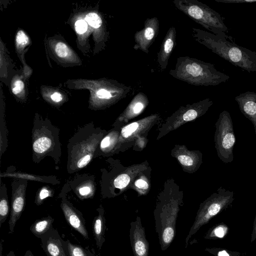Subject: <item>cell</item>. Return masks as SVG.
<instances>
[{
	"mask_svg": "<svg viewBox=\"0 0 256 256\" xmlns=\"http://www.w3.org/2000/svg\"><path fill=\"white\" fill-rule=\"evenodd\" d=\"M104 135V132L92 122L78 128L67 144L66 170L69 174L77 172L92 162Z\"/></svg>",
	"mask_w": 256,
	"mask_h": 256,
	"instance_id": "cell-2",
	"label": "cell"
},
{
	"mask_svg": "<svg viewBox=\"0 0 256 256\" xmlns=\"http://www.w3.org/2000/svg\"><path fill=\"white\" fill-rule=\"evenodd\" d=\"M159 28V21L156 17L146 18L144 22V28L134 34V50L148 54V48L158 36Z\"/></svg>",
	"mask_w": 256,
	"mask_h": 256,
	"instance_id": "cell-9",
	"label": "cell"
},
{
	"mask_svg": "<svg viewBox=\"0 0 256 256\" xmlns=\"http://www.w3.org/2000/svg\"><path fill=\"white\" fill-rule=\"evenodd\" d=\"M147 96L142 92L138 93L132 99L120 118H130L140 114L148 104Z\"/></svg>",
	"mask_w": 256,
	"mask_h": 256,
	"instance_id": "cell-18",
	"label": "cell"
},
{
	"mask_svg": "<svg viewBox=\"0 0 256 256\" xmlns=\"http://www.w3.org/2000/svg\"><path fill=\"white\" fill-rule=\"evenodd\" d=\"M28 184L26 180L14 178L12 180L10 216L8 222L9 234L14 232L16 223L24 209Z\"/></svg>",
	"mask_w": 256,
	"mask_h": 256,
	"instance_id": "cell-8",
	"label": "cell"
},
{
	"mask_svg": "<svg viewBox=\"0 0 256 256\" xmlns=\"http://www.w3.org/2000/svg\"><path fill=\"white\" fill-rule=\"evenodd\" d=\"M75 28L78 34H82L87 30V23L84 20H78L75 23Z\"/></svg>",
	"mask_w": 256,
	"mask_h": 256,
	"instance_id": "cell-31",
	"label": "cell"
},
{
	"mask_svg": "<svg viewBox=\"0 0 256 256\" xmlns=\"http://www.w3.org/2000/svg\"><path fill=\"white\" fill-rule=\"evenodd\" d=\"M64 246L68 256H94L88 248L72 244L68 240H64Z\"/></svg>",
	"mask_w": 256,
	"mask_h": 256,
	"instance_id": "cell-21",
	"label": "cell"
},
{
	"mask_svg": "<svg viewBox=\"0 0 256 256\" xmlns=\"http://www.w3.org/2000/svg\"><path fill=\"white\" fill-rule=\"evenodd\" d=\"M24 88V82L20 80H16L14 82L12 86V92L15 94H17L22 90Z\"/></svg>",
	"mask_w": 256,
	"mask_h": 256,
	"instance_id": "cell-32",
	"label": "cell"
},
{
	"mask_svg": "<svg viewBox=\"0 0 256 256\" xmlns=\"http://www.w3.org/2000/svg\"><path fill=\"white\" fill-rule=\"evenodd\" d=\"M64 192L60 194L61 198L60 207L68 224L80 234L86 240L90 239L86 226V220L82 212L66 198Z\"/></svg>",
	"mask_w": 256,
	"mask_h": 256,
	"instance_id": "cell-10",
	"label": "cell"
},
{
	"mask_svg": "<svg viewBox=\"0 0 256 256\" xmlns=\"http://www.w3.org/2000/svg\"><path fill=\"white\" fill-rule=\"evenodd\" d=\"M178 158L180 164L184 166H192L196 162L192 158L186 154L180 155Z\"/></svg>",
	"mask_w": 256,
	"mask_h": 256,
	"instance_id": "cell-29",
	"label": "cell"
},
{
	"mask_svg": "<svg viewBox=\"0 0 256 256\" xmlns=\"http://www.w3.org/2000/svg\"><path fill=\"white\" fill-rule=\"evenodd\" d=\"M86 21L92 27L98 28L102 24V20L100 16L95 12H90L85 17Z\"/></svg>",
	"mask_w": 256,
	"mask_h": 256,
	"instance_id": "cell-25",
	"label": "cell"
},
{
	"mask_svg": "<svg viewBox=\"0 0 256 256\" xmlns=\"http://www.w3.org/2000/svg\"><path fill=\"white\" fill-rule=\"evenodd\" d=\"M76 195L80 200L92 198L96 192V182L92 175L88 174H77L68 182Z\"/></svg>",
	"mask_w": 256,
	"mask_h": 256,
	"instance_id": "cell-13",
	"label": "cell"
},
{
	"mask_svg": "<svg viewBox=\"0 0 256 256\" xmlns=\"http://www.w3.org/2000/svg\"><path fill=\"white\" fill-rule=\"evenodd\" d=\"M234 200L233 192L220 187L204 201L201 204L196 220L186 239V244H188L190 237L201 226L206 224L212 218L227 208Z\"/></svg>",
	"mask_w": 256,
	"mask_h": 256,
	"instance_id": "cell-6",
	"label": "cell"
},
{
	"mask_svg": "<svg viewBox=\"0 0 256 256\" xmlns=\"http://www.w3.org/2000/svg\"><path fill=\"white\" fill-rule=\"evenodd\" d=\"M215 1L218 2L230 4H250L256 2V0H215Z\"/></svg>",
	"mask_w": 256,
	"mask_h": 256,
	"instance_id": "cell-33",
	"label": "cell"
},
{
	"mask_svg": "<svg viewBox=\"0 0 256 256\" xmlns=\"http://www.w3.org/2000/svg\"><path fill=\"white\" fill-rule=\"evenodd\" d=\"M41 246L47 256H68L64 246V240L58 230L54 228L40 238Z\"/></svg>",
	"mask_w": 256,
	"mask_h": 256,
	"instance_id": "cell-11",
	"label": "cell"
},
{
	"mask_svg": "<svg viewBox=\"0 0 256 256\" xmlns=\"http://www.w3.org/2000/svg\"><path fill=\"white\" fill-rule=\"evenodd\" d=\"M57 55L62 58L68 57L70 54V52L66 45L62 42L57 43L55 48Z\"/></svg>",
	"mask_w": 256,
	"mask_h": 256,
	"instance_id": "cell-28",
	"label": "cell"
},
{
	"mask_svg": "<svg viewBox=\"0 0 256 256\" xmlns=\"http://www.w3.org/2000/svg\"><path fill=\"white\" fill-rule=\"evenodd\" d=\"M194 40L231 64L249 72H256V52L224 38L198 28H192Z\"/></svg>",
	"mask_w": 256,
	"mask_h": 256,
	"instance_id": "cell-1",
	"label": "cell"
},
{
	"mask_svg": "<svg viewBox=\"0 0 256 256\" xmlns=\"http://www.w3.org/2000/svg\"><path fill=\"white\" fill-rule=\"evenodd\" d=\"M114 134L113 132H110L102 138L97 148L94 158L109 152L112 148L114 142Z\"/></svg>",
	"mask_w": 256,
	"mask_h": 256,
	"instance_id": "cell-22",
	"label": "cell"
},
{
	"mask_svg": "<svg viewBox=\"0 0 256 256\" xmlns=\"http://www.w3.org/2000/svg\"><path fill=\"white\" fill-rule=\"evenodd\" d=\"M135 185L140 188H146L148 187L147 182L142 179H138L135 182Z\"/></svg>",
	"mask_w": 256,
	"mask_h": 256,
	"instance_id": "cell-34",
	"label": "cell"
},
{
	"mask_svg": "<svg viewBox=\"0 0 256 256\" xmlns=\"http://www.w3.org/2000/svg\"><path fill=\"white\" fill-rule=\"evenodd\" d=\"M54 218L50 216L36 220L31 225L30 230L34 236L39 238L53 228Z\"/></svg>",
	"mask_w": 256,
	"mask_h": 256,
	"instance_id": "cell-19",
	"label": "cell"
},
{
	"mask_svg": "<svg viewBox=\"0 0 256 256\" xmlns=\"http://www.w3.org/2000/svg\"><path fill=\"white\" fill-rule=\"evenodd\" d=\"M228 232V228L224 224L219 225L214 228L210 232L208 236L212 238H222Z\"/></svg>",
	"mask_w": 256,
	"mask_h": 256,
	"instance_id": "cell-27",
	"label": "cell"
},
{
	"mask_svg": "<svg viewBox=\"0 0 256 256\" xmlns=\"http://www.w3.org/2000/svg\"><path fill=\"white\" fill-rule=\"evenodd\" d=\"M170 74L174 78L194 86H217L230 78L218 71L214 65L188 56L177 58L175 68Z\"/></svg>",
	"mask_w": 256,
	"mask_h": 256,
	"instance_id": "cell-3",
	"label": "cell"
},
{
	"mask_svg": "<svg viewBox=\"0 0 256 256\" xmlns=\"http://www.w3.org/2000/svg\"><path fill=\"white\" fill-rule=\"evenodd\" d=\"M251 242H253L256 239V215L254 219L253 230L252 234Z\"/></svg>",
	"mask_w": 256,
	"mask_h": 256,
	"instance_id": "cell-36",
	"label": "cell"
},
{
	"mask_svg": "<svg viewBox=\"0 0 256 256\" xmlns=\"http://www.w3.org/2000/svg\"><path fill=\"white\" fill-rule=\"evenodd\" d=\"M215 146L218 156L224 163H230L234 160L233 149L236 136L232 118L230 113L223 110L216 124Z\"/></svg>",
	"mask_w": 256,
	"mask_h": 256,
	"instance_id": "cell-7",
	"label": "cell"
},
{
	"mask_svg": "<svg viewBox=\"0 0 256 256\" xmlns=\"http://www.w3.org/2000/svg\"><path fill=\"white\" fill-rule=\"evenodd\" d=\"M176 30L172 26L168 30L157 54V60L160 68H166L169 58L176 45Z\"/></svg>",
	"mask_w": 256,
	"mask_h": 256,
	"instance_id": "cell-14",
	"label": "cell"
},
{
	"mask_svg": "<svg viewBox=\"0 0 256 256\" xmlns=\"http://www.w3.org/2000/svg\"><path fill=\"white\" fill-rule=\"evenodd\" d=\"M60 130L48 120L35 118L32 130V160L38 164L46 156L53 158L56 164L60 162L62 144Z\"/></svg>",
	"mask_w": 256,
	"mask_h": 256,
	"instance_id": "cell-4",
	"label": "cell"
},
{
	"mask_svg": "<svg viewBox=\"0 0 256 256\" xmlns=\"http://www.w3.org/2000/svg\"><path fill=\"white\" fill-rule=\"evenodd\" d=\"M54 192L48 186H44L40 188L38 191L34 200V204L36 206L42 204L44 200L48 197H52Z\"/></svg>",
	"mask_w": 256,
	"mask_h": 256,
	"instance_id": "cell-23",
	"label": "cell"
},
{
	"mask_svg": "<svg viewBox=\"0 0 256 256\" xmlns=\"http://www.w3.org/2000/svg\"><path fill=\"white\" fill-rule=\"evenodd\" d=\"M16 42L18 45L24 46L28 43V38L23 31L20 30L16 36Z\"/></svg>",
	"mask_w": 256,
	"mask_h": 256,
	"instance_id": "cell-30",
	"label": "cell"
},
{
	"mask_svg": "<svg viewBox=\"0 0 256 256\" xmlns=\"http://www.w3.org/2000/svg\"><path fill=\"white\" fill-rule=\"evenodd\" d=\"M3 240H2L1 241H0V256H2V242H3Z\"/></svg>",
	"mask_w": 256,
	"mask_h": 256,
	"instance_id": "cell-40",
	"label": "cell"
},
{
	"mask_svg": "<svg viewBox=\"0 0 256 256\" xmlns=\"http://www.w3.org/2000/svg\"><path fill=\"white\" fill-rule=\"evenodd\" d=\"M130 238L134 256H148L149 244L146 238L144 228L140 220L137 218L130 224Z\"/></svg>",
	"mask_w": 256,
	"mask_h": 256,
	"instance_id": "cell-12",
	"label": "cell"
},
{
	"mask_svg": "<svg viewBox=\"0 0 256 256\" xmlns=\"http://www.w3.org/2000/svg\"><path fill=\"white\" fill-rule=\"evenodd\" d=\"M242 113L254 125L256 135V92H246L235 98Z\"/></svg>",
	"mask_w": 256,
	"mask_h": 256,
	"instance_id": "cell-15",
	"label": "cell"
},
{
	"mask_svg": "<svg viewBox=\"0 0 256 256\" xmlns=\"http://www.w3.org/2000/svg\"><path fill=\"white\" fill-rule=\"evenodd\" d=\"M6 256H16V255L14 251L10 250Z\"/></svg>",
	"mask_w": 256,
	"mask_h": 256,
	"instance_id": "cell-39",
	"label": "cell"
},
{
	"mask_svg": "<svg viewBox=\"0 0 256 256\" xmlns=\"http://www.w3.org/2000/svg\"><path fill=\"white\" fill-rule=\"evenodd\" d=\"M98 216L92 222V230L97 247L100 250L105 242V232L106 230L104 211L102 205L96 210Z\"/></svg>",
	"mask_w": 256,
	"mask_h": 256,
	"instance_id": "cell-17",
	"label": "cell"
},
{
	"mask_svg": "<svg viewBox=\"0 0 256 256\" xmlns=\"http://www.w3.org/2000/svg\"><path fill=\"white\" fill-rule=\"evenodd\" d=\"M24 256H34V255L30 250H28Z\"/></svg>",
	"mask_w": 256,
	"mask_h": 256,
	"instance_id": "cell-38",
	"label": "cell"
},
{
	"mask_svg": "<svg viewBox=\"0 0 256 256\" xmlns=\"http://www.w3.org/2000/svg\"><path fill=\"white\" fill-rule=\"evenodd\" d=\"M143 120L132 122L124 127L121 130V135L123 138H128L132 136L140 129V124Z\"/></svg>",
	"mask_w": 256,
	"mask_h": 256,
	"instance_id": "cell-24",
	"label": "cell"
},
{
	"mask_svg": "<svg viewBox=\"0 0 256 256\" xmlns=\"http://www.w3.org/2000/svg\"><path fill=\"white\" fill-rule=\"evenodd\" d=\"M10 178L16 179H24L28 180H33L42 182H46L53 185L59 184L60 182L57 177L52 176H38L34 174H28L16 170L15 166H10L6 170L0 174V178Z\"/></svg>",
	"mask_w": 256,
	"mask_h": 256,
	"instance_id": "cell-16",
	"label": "cell"
},
{
	"mask_svg": "<svg viewBox=\"0 0 256 256\" xmlns=\"http://www.w3.org/2000/svg\"><path fill=\"white\" fill-rule=\"evenodd\" d=\"M130 181V178L127 174H121L116 177L113 181L114 186L117 188L122 189L126 186Z\"/></svg>",
	"mask_w": 256,
	"mask_h": 256,
	"instance_id": "cell-26",
	"label": "cell"
},
{
	"mask_svg": "<svg viewBox=\"0 0 256 256\" xmlns=\"http://www.w3.org/2000/svg\"><path fill=\"white\" fill-rule=\"evenodd\" d=\"M51 98L55 102H60L62 100V96L59 92H55L51 96Z\"/></svg>",
	"mask_w": 256,
	"mask_h": 256,
	"instance_id": "cell-35",
	"label": "cell"
},
{
	"mask_svg": "<svg viewBox=\"0 0 256 256\" xmlns=\"http://www.w3.org/2000/svg\"><path fill=\"white\" fill-rule=\"evenodd\" d=\"M218 256H230L229 254L225 250H222L218 252Z\"/></svg>",
	"mask_w": 256,
	"mask_h": 256,
	"instance_id": "cell-37",
	"label": "cell"
},
{
	"mask_svg": "<svg viewBox=\"0 0 256 256\" xmlns=\"http://www.w3.org/2000/svg\"><path fill=\"white\" fill-rule=\"evenodd\" d=\"M173 3L176 9L210 32L233 42L232 37L226 34L228 28L224 18L206 4L198 0H174Z\"/></svg>",
	"mask_w": 256,
	"mask_h": 256,
	"instance_id": "cell-5",
	"label": "cell"
},
{
	"mask_svg": "<svg viewBox=\"0 0 256 256\" xmlns=\"http://www.w3.org/2000/svg\"><path fill=\"white\" fill-rule=\"evenodd\" d=\"M0 228L6 220L9 214L10 208L7 188L6 184L0 180Z\"/></svg>",
	"mask_w": 256,
	"mask_h": 256,
	"instance_id": "cell-20",
	"label": "cell"
}]
</instances>
